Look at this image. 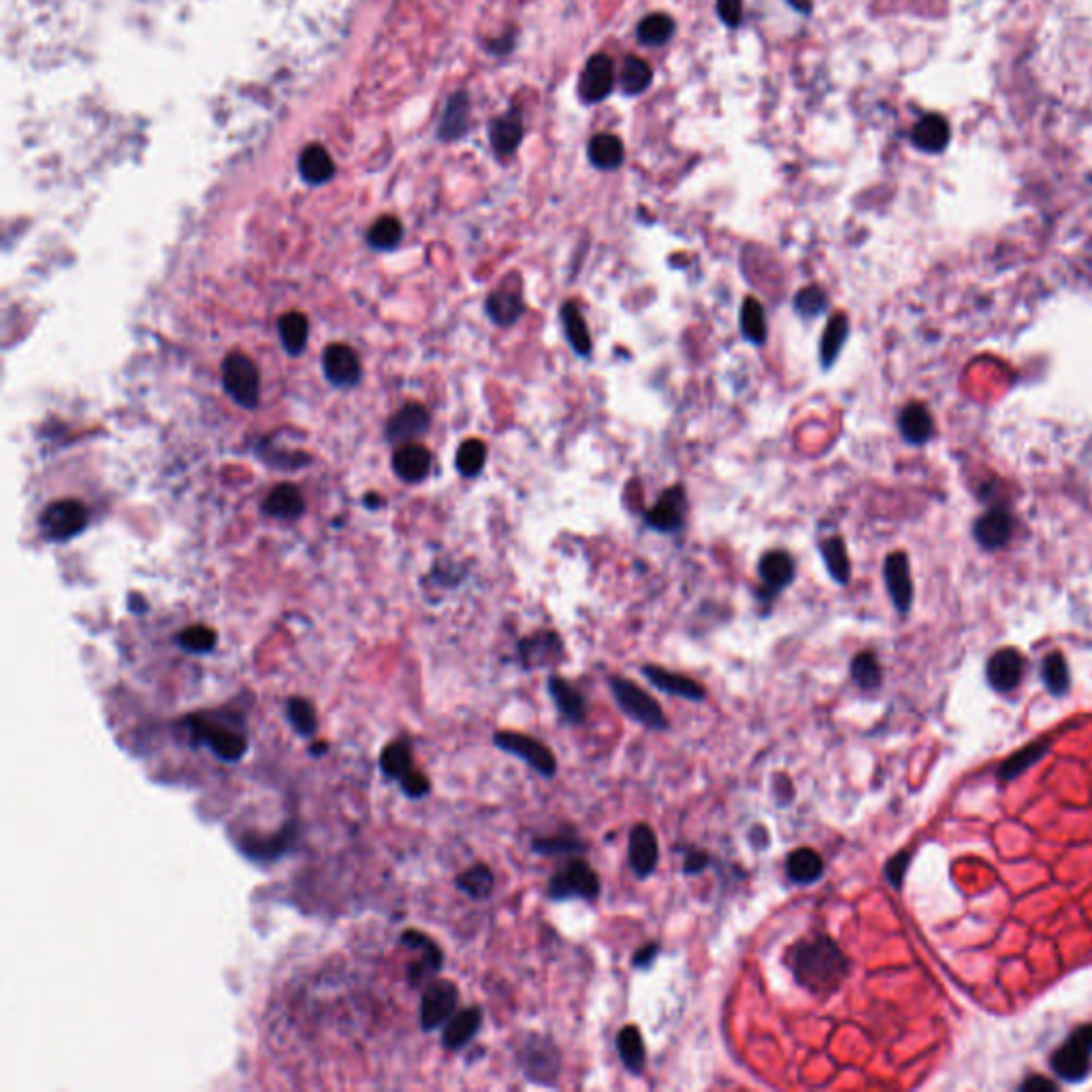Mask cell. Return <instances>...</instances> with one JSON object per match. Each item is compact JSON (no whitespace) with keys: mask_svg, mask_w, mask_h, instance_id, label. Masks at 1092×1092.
Segmentation results:
<instances>
[{"mask_svg":"<svg viewBox=\"0 0 1092 1092\" xmlns=\"http://www.w3.org/2000/svg\"><path fill=\"white\" fill-rule=\"evenodd\" d=\"M289 845V837L284 835H275L270 841H261V839H254V837H247L242 841V849L247 853V856H252L256 860H272L275 856H280V853Z\"/></svg>","mask_w":1092,"mask_h":1092,"instance_id":"11a10c76","label":"cell"},{"mask_svg":"<svg viewBox=\"0 0 1092 1092\" xmlns=\"http://www.w3.org/2000/svg\"><path fill=\"white\" fill-rule=\"evenodd\" d=\"M758 577L762 581L760 598L764 602H772L783 589L790 587L793 577H796V561L783 549L767 551L758 561Z\"/></svg>","mask_w":1092,"mask_h":1092,"instance_id":"4fadbf2b","label":"cell"},{"mask_svg":"<svg viewBox=\"0 0 1092 1092\" xmlns=\"http://www.w3.org/2000/svg\"><path fill=\"white\" fill-rule=\"evenodd\" d=\"M429 429V414L419 403H410L397 412L386 425V435L395 444H408Z\"/></svg>","mask_w":1092,"mask_h":1092,"instance_id":"cb8c5ba5","label":"cell"},{"mask_svg":"<svg viewBox=\"0 0 1092 1092\" xmlns=\"http://www.w3.org/2000/svg\"><path fill=\"white\" fill-rule=\"evenodd\" d=\"M847 340H849V316L845 312L832 314L826 326H823L819 340V363L823 372L832 370V365L837 363L843 346H845Z\"/></svg>","mask_w":1092,"mask_h":1092,"instance_id":"83f0119b","label":"cell"},{"mask_svg":"<svg viewBox=\"0 0 1092 1092\" xmlns=\"http://www.w3.org/2000/svg\"><path fill=\"white\" fill-rule=\"evenodd\" d=\"M402 943H403V946H408L410 949H421L423 951L421 962H414V965H410L412 984H419V981L427 975V973H438L442 969V962H444L442 949L438 948V943H433L429 937H425L423 932L405 930L402 935Z\"/></svg>","mask_w":1092,"mask_h":1092,"instance_id":"f1b7e54d","label":"cell"},{"mask_svg":"<svg viewBox=\"0 0 1092 1092\" xmlns=\"http://www.w3.org/2000/svg\"><path fill=\"white\" fill-rule=\"evenodd\" d=\"M742 0H717V15L726 26L737 28L742 22Z\"/></svg>","mask_w":1092,"mask_h":1092,"instance_id":"6f0895ef","label":"cell"},{"mask_svg":"<svg viewBox=\"0 0 1092 1092\" xmlns=\"http://www.w3.org/2000/svg\"><path fill=\"white\" fill-rule=\"evenodd\" d=\"M303 510H305V502L301 491L289 482L277 484L263 502V512L275 516V519L291 521L297 519V516H301Z\"/></svg>","mask_w":1092,"mask_h":1092,"instance_id":"d6a6232c","label":"cell"},{"mask_svg":"<svg viewBox=\"0 0 1092 1092\" xmlns=\"http://www.w3.org/2000/svg\"><path fill=\"white\" fill-rule=\"evenodd\" d=\"M788 962L796 984L813 995H828L847 977L849 960L828 935H813L793 943Z\"/></svg>","mask_w":1092,"mask_h":1092,"instance_id":"6da1fadb","label":"cell"},{"mask_svg":"<svg viewBox=\"0 0 1092 1092\" xmlns=\"http://www.w3.org/2000/svg\"><path fill=\"white\" fill-rule=\"evenodd\" d=\"M1020 1090L1025 1092H1054L1056 1084L1048 1078H1041V1076H1032L1027 1081H1022Z\"/></svg>","mask_w":1092,"mask_h":1092,"instance_id":"6125c7cd","label":"cell"},{"mask_svg":"<svg viewBox=\"0 0 1092 1092\" xmlns=\"http://www.w3.org/2000/svg\"><path fill=\"white\" fill-rule=\"evenodd\" d=\"M617 1052L621 1056L623 1067L628 1069L632 1076L642 1074L644 1065H647V1050H644V1041L637 1027L634 1025L623 1027L617 1032Z\"/></svg>","mask_w":1092,"mask_h":1092,"instance_id":"74e56055","label":"cell"},{"mask_svg":"<svg viewBox=\"0 0 1092 1092\" xmlns=\"http://www.w3.org/2000/svg\"><path fill=\"white\" fill-rule=\"evenodd\" d=\"M559 316H561L563 335H565V340H568L574 354L581 356V359H589L591 351H593V342H591L587 321H585L579 303L572 301V299L565 301L561 305Z\"/></svg>","mask_w":1092,"mask_h":1092,"instance_id":"d4e9b609","label":"cell"},{"mask_svg":"<svg viewBox=\"0 0 1092 1092\" xmlns=\"http://www.w3.org/2000/svg\"><path fill=\"white\" fill-rule=\"evenodd\" d=\"M380 764H382V770L389 774V777H395V779L402 781L405 774L414 770L412 768V753H410L408 742L395 741L391 744H386V749L382 751Z\"/></svg>","mask_w":1092,"mask_h":1092,"instance_id":"7dc6e473","label":"cell"},{"mask_svg":"<svg viewBox=\"0 0 1092 1092\" xmlns=\"http://www.w3.org/2000/svg\"><path fill=\"white\" fill-rule=\"evenodd\" d=\"M589 161L600 171H614L625 161V147L619 137L611 133H598L587 145Z\"/></svg>","mask_w":1092,"mask_h":1092,"instance_id":"d590c367","label":"cell"},{"mask_svg":"<svg viewBox=\"0 0 1092 1092\" xmlns=\"http://www.w3.org/2000/svg\"><path fill=\"white\" fill-rule=\"evenodd\" d=\"M489 135H491V145H493L495 154H498L500 158L512 156L516 150H519V145L523 142V135H525L523 114L519 112V109H510V112H506L504 116H498L491 122Z\"/></svg>","mask_w":1092,"mask_h":1092,"instance_id":"7402d4cb","label":"cell"},{"mask_svg":"<svg viewBox=\"0 0 1092 1092\" xmlns=\"http://www.w3.org/2000/svg\"><path fill=\"white\" fill-rule=\"evenodd\" d=\"M819 553L823 565L830 574V579L841 587H845L851 581V561L847 555V544L841 535H832V538H823L819 542Z\"/></svg>","mask_w":1092,"mask_h":1092,"instance_id":"e575fe53","label":"cell"},{"mask_svg":"<svg viewBox=\"0 0 1092 1092\" xmlns=\"http://www.w3.org/2000/svg\"><path fill=\"white\" fill-rule=\"evenodd\" d=\"M642 674L647 677L653 688H658L663 693H670V696H679L689 702H702L707 698V689H704L698 681L685 677V674L670 672L662 666H655V663L642 666Z\"/></svg>","mask_w":1092,"mask_h":1092,"instance_id":"ac0fdd59","label":"cell"},{"mask_svg":"<svg viewBox=\"0 0 1092 1092\" xmlns=\"http://www.w3.org/2000/svg\"><path fill=\"white\" fill-rule=\"evenodd\" d=\"M493 742L495 747L502 749L504 753H510V756L523 760L532 770L542 774L544 779H553L555 774H558V758L553 756L551 747H546V744L538 739L528 737V734L521 732L502 730L495 732Z\"/></svg>","mask_w":1092,"mask_h":1092,"instance_id":"8992f818","label":"cell"},{"mask_svg":"<svg viewBox=\"0 0 1092 1092\" xmlns=\"http://www.w3.org/2000/svg\"><path fill=\"white\" fill-rule=\"evenodd\" d=\"M1041 674H1044V683L1046 688L1054 693V696H1062V693H1067L1069 685H1071V674H1069V666H1067V660L1062 658L1060 653H1050L1048 658L1044 660V666H1041Z\"/></svg>","mask_w":1092,"mask_h":1092,"instance_id":"f907efd6","label":"cell"},{"mask_svg":"<svg viewBox=\"0 0 1092 1092\" xmlns=\"http://www.w3.org/2000/svg\"><path fill=\"white\" fill-rule=\"evenodd\" d=\"M1014 516L1002 508H992L986 514H981L973 528V535L979 546L988 551L1002 549L1014 533Z\"/></svg>","mask_w":1092,"mask_h":1092,"instance_id":"d6986e66","label":"cell"},{"mask_svg":"<svg viewBox=\"0 0 1092 1092\" xmlns=\"http://www.w3.org/2000/svg\"><path fill=\"white\" fill-rule=\"evenodd\" d=\"M177 642H180L182 649L191 653H210L216 647L218 637L212 628H205V625H191V628L180 632Z\"/></svg>","mask_w":1092,"mask_h":1092,"instance_id":"db71d44e","label":"cell"},{"mask_svg":"<svg viewBox=\"0 0 1092 1092\" xmlns=\"http://www.w3.org/2000/svg\"><path fill=\"white\" fill-rule=\"evenodd\" d=\"M186 726L191 728L193 737L198 742L207 744V749L221 760L237 762L244 758L247 739L244 737V732L233 728L224 719H218L214 715H193V717L186 719Z\"/></svg>","mask_w":1092,"mask_h":1092,"instance_id":"7a4b0ae2","label":"cell"},{"mask_svg":"<svg viewBox=\"0 0 1092 1092\" xmlns=\"http://www.w3.org/2000/svg\"><path fill=\"white\" fill-rule=\"evenodd\" d=\"M402 235H403L402 222L393 216H384L378 222L372 224L370 233H367V240H370L376 250H391V247L402 242Z\"/></svg>","mask_w":1092,"mask_h":1092,"instance_id":"816d5d0a","label":"cell"},{"mask_svg":"<svg viewBox=\"0 0 1092 1092\" xmlns=\"http://www.w3.org/2000/svg\"><path fill=\"white\" fill-rule=\"evenodd\" d=\"M41 532L49 540H68L82 532L88 525V512L77 500H58L49 504L43 510Z\"/></svg>","mask_w":1092,"mask_h":1092,"instance_id":"30bf717a","label":"cell"},{"mask_svg":"<svg viewBox=\"0 0 1092 1092\" xmlns=\"http://www.w3.org/2000/svg\"><path fill=\"white\" fill-rule=\"evenodd\" d=\"M658 954H660V943H655V941L644 943L640 949H637V954H634L632 965L637 969L647 971V969L653 967V962L658 960Z\"/></svg>","mask_w":1092,"mask_h":1092,"instance_id":"94428289","label":"cell"},{"mask_svg":"<svg viewBox=\"0 0 1092 1092\" xmlns=\"http://www.w3.org/2000/svg\"><path fill=\"white\" fill-rule=\"evenodd\" d=\"M823 860L816 849L798 847L788 853L786 872L796 886H813L823 877Z\"/></svg>","mask_w":1092,"mask_h":1092,"instance_id":"4dcf8cb0","label":"cell"},{"mask_svg":"<svg viewBox=\"0 0 1092 1092\" xmlns=\"http://www.w3.org/2000/svg\"><path fill=\"white\" fill-rule=\"evenodd\" d=\"M519 1065L523 1076L533 1084L555 1086L561 1071V1054L555 1041L530 1032L519 1050Z\"/></svg>","mask_w":1092,"mask_h":1092,"instance_id":"277c9868","label":"cell"},{"mask_svg":"<svg viewBox=\"0 0 1092 1092\" xmlns=\"http://www.w3.org/2000/svg\"><path fill=\"white\" fill-rule=\"evenodd\" d=\"M898 429L907 444L922 446L935 435V421H932V414L924 403L913 402L902 408L898 416Z\"/></svg>","mask_w":1092,"mask_h":1092,"instance_id":"4316f807","label":"cell"},{"mask_svg":"<svg viewBox=\"0 0 1092 1092\" xmlns=\"http://www.w3.org/2000/svg\"><path fill=\"white\" fill-rule=\"evenodd\" d=\"M325 751H326V744H325V742H316V744H312V753H314V756H323V753H325Z\"/></svg>","mask_w":1092,"mask_h":1092,"instance_id":"e7e4bbea","label":"cell"},{"mask_svg":"<svg viewBox=\"0 0 1092 1092\" xmlns=\"http://www.w3.org/2000/svg\"><path fill=\"white\" fill-rule=\"evenodd\" d=\"M532 849L540 856H574L585 851V843L574 835H555V837H535Z\"/></svg>","mask_w":1092,"mask_h":1092,"instance_id":"c3c4849f","label":"cell"},{"mask_svg":"<svg viewBox=\"0 0 1092 1092\" xmlns=\"http://www.w3.org/2000/svg\"><path fill=\"white\" fill-rule=\"evenodd\" d=\"M516 653L525 670L555 668L565 660V644L555 630H540L525 637L516 647Z\"/></svg>","mask_w":1092,"mask_h":1092,"instance_id":"9c48e42d","label":"cell"},{"mask_svg":"<svg viewBox=\"0 0 1092 1092\" xmlns=\"http://www.w3.org/2000/svg\"><path fill=\"white\" fill-rule=\"evenodd\" d=\"M986 674L997 691L1016 689L1025 674V658L1016 649H1001L988 660Z\"/></svg>","mask_w":1092,"mask_h":1092,"instance_id":"44dd1931","label":"cell"},{"mask_svg":"<svg viewBox=\"0 0 1092 1092\" xmlns=\"http://www.w3.org/2000/svg\"><path fill=\"white\" fill-rule=\"evenodd\" d=\"M481 1025H482V1011L479 1007H468L459 1011V1014H455L449 1022H446L442 1035L444 1048L461 1050L463 1046H468L476 1037V1032L481 1030Z\"/></svg>","mask_w":1092,"mask_h":1092,"instance_id":"1f68e13d","label":"cell"},{"mask_svg":"<svg viewBox=\"0 0 1092 1092\" xmlns=\"http://www.w3.org/2000/svg\"><path fill=\"white\" fill-rule=\"evenodd\" d=\"M325 376L335 386H354L361 380V363L354 351L346 344L326 346L323 354Z\"/></svg>","mask_w":1092,"mask_h":1092,"instance_id":"e0dca14e","label":"cell"},{"mask_svg":"<svg viewBox=\"0 0 1092 1092\" xmlns=\"http://www.w3.org/2000/svg\"><path fill=\"white\" fill-rule=\"evenodd\" d=\"M459 1002V990L449 979H435L425 988L421 999V1027L423 1030H435L449 1022Z\"/></svg>","mask_w":1092,"mask_h":1092,"instance_id":"7c38bea8","label":"cell"},{"mask_svg":"<svg viewBox=\"0 0 1092 1092\" xmlns=\"http://www.w3.org/2000/svg\"><path fill=\"white\" fill-rule=\"evenodd\" d=\"M883 581L890 593V600L900 614H907L913 604V579L911 565L905 551L890 553L883 561Z\"/></svg>","mask_w":1092,"mask_h":1092,"instance_id":"9a60e30c","label":"cell"},{"mask_svg":"<svg viewBox=\"0 0 1092 1092\" xmlns=\"http://www.w3.org/2000/svg\"><path fill=\"white\" fill-rule=\"evenodd\" d=\"M455 883L463 895H468L474 900H484L493 895L495 875L486 865H474L465 869L461 875H456Z\"/></svg>","mask_w":1092,"mask_h":1092,"instance_id":"ab89813d","label":"cell"},{"mask_svg":"<svg viewBox=\"0 0 1092 1092\" xmlns=\"http://www.w3.org/2000/svg\"><path fill=\"white\" fill-rule=\"evenodd\" d=\"M628 860L638 879H647L653 875L660 862V843L655 837L653 828L649 823H637L630 832L628 843Z\"/></svg>","mask_w":1092,"mask_h":1092,"instance_id":"2e32d148","label":"cell"},{"mask_svg":"<svg viewBox=\"0 0 1092 1092\" xmlns=\"http://www.w3.org/2000/svg\"><path fill=\"white\" fill-rule=\"evenodd\" d=\"M609 685L614 700L619 704V709L628 715L632 721H637L640 726L655 732H663L670 728V721L666 717V713H663L662 704L655 700L651 693L638 688L637 683L623 677H611Z\"/></svg>","mask_w":1092,"mask_h":1092,"instance_id":"3957f363","label":"cell"},{"mask_svg":"<svg viewBox=\"0 0 1092 1092\" xmlns=\"http://www.w3.org/2000/svg\"><path fill=\"white\" fill-rule=\"evenodd\" d=\"M486 314H489V319L498 325V326H512L523 319V314L528 307H525V299L519 291V284L514 286V289H508V286H500L498 291H493L489 297H486Z\"/></svg>","mask_w":1092,"mask_h":1092,"instance_id":"603a6c76","label":"cell"},{"mask_svg":"<svg viewBox=\"0 0 1092 1092\" xmlns=\"http://www.w3.org/2000/svg\"><path fill=\"white\" fill-rule=\"evenodd\" d=\"M222 382L226 393L242 408H256L261 400V376L250 356L231 352L222 365Z\"/></svg>","mask_w":1092,"mask_h":1092,"instance_id":"52a82bcc","label":"cell"},{"mask_svg":"<svg viewBox=\"0 0 1092 1092\" xmlns=\"http://www.w3.org/2000/svg\"><path fill=\"white\" fill-rule=\"evenodd\" d=\"M619 82H621V88H623L625 94H630V96L642 94L653 82V68L649 66L647 61H642V58L628 56L623 61Z\"/></svg>","mask_w":1092,"mask_h":1092,"instance_id":"b9f144b4","label":"cell"},{"mask_svg":"<svg viewBox=\"0 0 1092 1092\" xmlns=\"http://www.w3.org/2000/svg\"><path fill=\"white\" fill-rule=\"evenodd\" d=\"M286 711H289V719L293 723V728L299 732L301 737H312L316 728H319V719H316V711L310 700L295 696L289 700V704H286Z\"/></svg>","mask_w":1092,"mask_h":1092,"instance_id":"f5cc1de1","label":"cell"},{"mask_svg":"<svg viewBox=\"0 0 1092 1092\" xmlns=\"http://www.w3.org/2000/svg\"><path fill=\"white\" fill-rule=\"evenodd\" d=\"M911 142L922 152L937 154L946 150L949 142V124L939 114H928L913 126Z\"/></svg>","mask_w":1092,"mask_h":1092,"instance_id":"f546056e","label":"cell"},{"mask_svg":"<svg viewBox=\"0 0 1092 1092\" xmlns=\"http://www.w3.org/2000/svg\"><path fill=\"white\" fill-rule=\"evenodd\" d=\"M1092 1056V1025L1079 1027L1071 1037L1052 1054V1069L1067 1081H1081L1090 1071Z\"/></svg>","mask_w":1092,"mask_h":1092,"instance_id":"ba28073f","label":"cell"},{"mask_svg":"<svg viewBox=\"0 0 1092 1092\" xmlns=\"http://www.w3.org/2000/svg\"><path fill=\"white\" fill-rule=\"evenodd\" d=\"M828 295L826 291L821 289L818 284H809L800 289L796 295H793V312H796L800 319H819L821 314L828 312Z\"/></svg>","mask_w":1092,"mask_h":1092,"instance_id":"ee69618b","label":"cell"},{"mask_svg":"<svg viewBox=\"0 0 1092 1092\" xmlns=\"http://www.w3.org/2000/svg\"><path fill=\"white\" fill-rule=\"evenodd\" d=\"M486 463V446L482 440H465L456 451V470L465 479L479 476Z\"/></svg>","mask_w":1092,"mask_h":1092,"instance_id":"681fc988","label":"cell"},{"mask_svg":"<svg viewBox=\"0 0 1092 1092\" xmlns=\"http://www.w3.org/2000/svg\"><path fill=\"white\" fill-rule=\"evenodd\" d=\"M739 326H741V335L753 346H764L768 340V321H767V310H764V305L756 299V297H744V301L741 305V316H739Z\"/></svg>","mask_w":1092,"mask_h":1092,"instance_id":"836d02e7","label":"cell"},{"mask_svg":"<svg viewBox=\"0 0 1092 1092\" xmlns=\"http://www.w3.org/2000/svg\"><path fill=\"white\" fill-rule=\"evenodd\" d=\"M786 3H788L790 7L796 9V12L802 13V15H809V13L813 12V3H811V0H786Z\"/></svg>","mask_w":1092,"mask_h":1092,"instance_id":"be15d7a7","label":"cell"},{"mask_svg":"<svg viewBox=\"0 0 1092 1092\" xmlns=\"http://www.w3.org/2000/svg\"><path fill=\"white\" fill-rule=\"evenodd\" d=\"M685 516H688V491L683 484H672L644 514V523L655 532L672 535L683 530Z\"/></svg>","mask_w":1092,"mask_h":1092,"instance_id":"8fae6325","label":"cell"},{"mask_svg":"<svg viewBox=\"0 0 1092 1092\" xmlns=\"http://www.w3.org/2000/svg\"><path fill=\"white\" fill-rule=\"evenodd\" d=\"M402 788L410 798H423L429 793V779L423 772L412 770L402 779Z\"/></svg>","mask_w":1092,"mask_h":1092,"instance_id":"680465c9","label":"cell"},{"mask_svg":"<svg viewBox=\"0 0 1092 1092\" xmlns=\"http://www.w3.org/2000/svg\"><path fill=\"white\" fill-rule=\"evenodd\" d=\"M470 126V98L465 92H456L451 96L449 105L444 109L442 122H440V139L444 142H455L468 133Z\"/></svg>","mask_w":1092,"mask_h":1092,"instance_id":"8d00e7d4","label":"cell"},{"mask_svg":"<svg viewBox=\"0 0 1092 1092\" xmlns=\"http://www.w3.org/2000/svg\"><path fill=\"white\" fill-rule=\"evenodd\" d=\"M711 856L707 851H700V849H689L685 853V860H683V872L685 875H700V872L709 867Z\"/></svg>","mask_w":1092,"mask_h":1092,"instance_id":"91938a15","label":"cell"},{"mask_svg":"<svg viewBox=\"0 0 1092 1092\" xmlns=\"http://www.w3.org/2000/svg\"><path fill=\"white\" fill-rule=\"evenodd\" d=\"M909 865H911V853L909 851H898L897 856H892L886 862V879L890 881V886L895 890L902 888V881H905Z\"/></svg>","mask_w":1092,"mask_h":1092,"instance_id":"9f6ffc18","label":"cell"},{"mask_svg":"<svg viewBox=\"0 0 1092 1092\" xmlns=\"http://www.w3.org/2000/svg\"><path fill=\"white\" fill-rule=\"evenodd\" d=\"M849 670H851V679L856 681V685L862 689L871 691V689H877L881 685L883 672H881V666H879V662L875 658V653H871V651L858 653L856 658L851 660Z\"/></svg>","mask_w":1092,"mask_h":1092,"instance_id":"bcb514c9","label":"cell"},{"mask_svg":"<svg viewBox=\"0 0 1092 1092\" xmlns=\"http://www.w3.org/2000/svg\"><path fill=\"white\" fill-rule=\"evenodd\" d=\"M393 470L405 482H421L431 470V455L423 444H402L393 456Z\"/></svg>","mask_w":1092,"mask_h":1092,"instance_id":"484cf974","label":"cell"},{"mask_svg":"<svg viewBox=\"0 0 1092 1092\" xmlns=\"http://www.w3.org/2000/svg\"><path fill=\"white\" fill-rule=\"evenodd\" d=\"M307 319L301 312H286L280 319V337L286 352L299 354L307 344Z\"/></svg>","mask_w":1092,"mask_h":1092,"instance_id":"f6af8a7d","label":"cell"},{"mask_svg":"<svg viewBox=\"0 0 1092 1092\" xmlns=\"http://www.w3.org/2000/svg\"><path fill=\"white\" fill-rule=\"evenodd\" d=\"M299 171L305 182L310 184H325L329 182L335 173V165L329 152L323 145H310L305 147L299 158Z\"/></svg>","mask_w":1092,"mask_h":1092,"instance_id":"f35d334b","label":"cell"},{"mask_svg":"<svg viewBox=\"0 0 1092 1092\" xmlns=\"http://www.w3.org/2000/svg\"><path fill=\"white\" fill-rule=\"evenodd\" d=\"M600 897V877L589 862L581 858L563 865L549 881V898L555 902L565 900H595Z\"/></svg>","mask_w":1092,"mask_h":1092,"instance_id":"5b68a950","label":"cell"},{"mask_svg":"<svg viewBox=\"0 0 1092 1092\" xmlns=\"http://www.w3.org/2000/svg\"><path fill=\"white\" fill-rule=\"evenodd\" d=\"M614 79H617V73H614L612 58L607 54L591 56L583 68L579 82V94L583 103L595 105L604 101L612 92Z\"/></svg>","mask_w":1092,"mask_h":1092,"instance_id":"5bb4252c","label":"cell"},{"mask_svg":"<svg viewBox=\"0 0 1092 1092\" xmlns=\"http://www.w3.org/2000/svg\"><path fill=\"white\" fill-rule=\"evenodd\" d=\"M549 693L555 707H558L559 717L565 723H572V726L585 723V719H587V702H585V696L572 683H568L563 677H558V674H551Z\"/></svg>","mask_w":1092,"mask_h":1092,"instance_id":"ffe728a7","label":"cell"},{"mask_svg":"<svg viewBox=\"0 0 1092 1092\" xmlns=\"http://www.w3.org/2000/svg\"><path fill=\"white\" fill-rule=\"evenodd\" d=\"M677 31V24L668 13H649L640 19L637 26V37L642 45L658 47L668 43Z\"/></svg>","mask_w":1092,"mask_h":1092,"instance_id":"60d3db41","label":"cell"},{"mask_svg":"<svg viewBox=\"0 0 1092 1092\" xmlns=\"http://www.w3.org/2000/svg\"><path fill=\"white\" fill-rule=\"evenodd\" d=\"M1048 747H1050V744L1044 741V742H1032V744H1028V747L1020 749V751L1014 753V756H1011L1009 760H1005V762L1001 764L999 777H1001L1002 781H1011V779L1020 777V774L1025 772V770H1028V768L1032 767V764L1039 762L1041 758L1046 756Z\"/></svg>","mask_w":1092,"mask_h":1092,"instance_id":"7bdbcfd3","label":"cell"}]
</instances>
